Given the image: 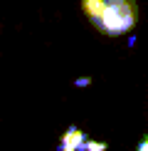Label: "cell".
Wrapping results in <instances>:
<instances>
[{
    "label": "cell",
    "instance_id": "cell-1",
    "mask_svg": "<svg viewBox=\"0 0 148 151\" xmlns=\"http://www.w3.org/2000/svg\"><path fill=\"white\" fill-rule=\"evenodd\" d=\"M138 22V5L136 0H106L104 12L96 22H91L101 35L119 37L131 32Z\"/></svg>",
    "mask_w": 148,
    "mask_h": 151
},
{
    "label": "cell",
    "instance_id": "cell-2",
    "mask_svg": "<svg viewBox=\"0 0 148 151\" xmlns=\"http://www.w3.org/2000/svg\"><path fill=\"white\" fill-rule=\"evenodd\" d=\"M86 141V134L77 127H69L62 134V141H59V151H79V144Z\"/></svg>",
    "mask_w": 148,
    "mask_h": 151
},
{
    "label": "cell",
    "instance_id": "cell-3",
    "mask_svg": "<svg viewBox=\"0 0 148 151\" xmlns=\"http://www.w3.org/2000/svg\"><path fill=\"white\" fill-rule=\"evenodd\" d=\"M104 5L106 0H82V12L89 17V22H96L104 12Z\"/></svg>",
    "mask_w": 148,
    "mask_h": 151
},
{
    "label": "cell",
    "instance_id": "cell-4",
    "mask_svg": "<svg viewBox=\"0 0 148 151\" xmlns=\"http://www.w3.org/2000/svg\"><path fill=\"white\" fill-rule=\"evenodd\" d=\"M79 151H109V144L106 141H91V139H86L79 144Z\"/></svg>",
    "mask_w": 148,
    "mask_h": 151
},
{
    "label": "cell",
    "instance_id": "cell-5",
    "mask_svg": "<svg viewBox=\"0 0 148 151\" xmlns=\"http://www.w3.org/2000/svg\"><path fill=\"white\" fill-rule=\"evenodd\" d=\"M91 84V77H77L74 79V87H89Z\"/></svg>",
    "mask_w": 148,
    "mask_h": 151
},
{
    "label": "cell",
    "instance_id": "cell-6",
    "mask_svg": "<svg viewBox=\"0 0 148 151\" xmlns=\"http://www.w3.org/2000/svg\"><path fill=\"white\" fill-rule=\"evenodd\" d=\"M136 151H148V136H146V139L138 144V146H136Z\"/></svg>",
    "mask_w": 148,
    "mask_h": 151
},
{
    "label": "cell",
    "instance_id": "cell-7",
    "mask_svg": "<svg viewBox=\"0 0 148 151\" xmlns=\"http://www.w3.org/2000/svg\"><path fill=\"white\" fill-rule=\"evenodd\" d=\"M0 32H3V25H0Z\"/></svg>",
    "mask_w": 148,
    "mask_h": 151
}]
</instances>
